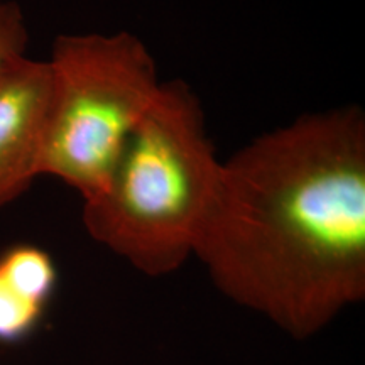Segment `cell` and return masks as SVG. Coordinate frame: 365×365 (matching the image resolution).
<instances>
[{
  "mask_svg": "<svg viewBox=\"0 0 365 365\" xmlns=\"http://www.w3.org/2000/svg\"><path fill=\"white\" fill-rule=\"evenodd\" d=\"M193 257L228 299L307 340L365 298V117L301 115L222 163Z\"/></svg>",
  "mask_w": 365,
  "mask_h": 365,
  "instance_id": "1",
  "label": "cell"
},
{
  "mask_svg": "<svg viewBox=\"0 0 365 365\" xmlns=\"http://www.w3.org/2000/svg\"><path fill=\"white\" fill-rule=\"evenodd\" d=\"M220 168L195 91L163 83L105 190L83 202L85 230L135 271L168 276L193 257Z\"/></svg>",
  "mask_w": 365,
  "mask_h": 365,
  "instance_id": "2",
  "label": "cell"
},
{
  "mask_svg": "<svg viewBox=\"0 0 365 365\" xmlns=\"http://www.w3.org/2000/svg\"><path fill=\"white\" fill-rule=\"evenodd\" d=\"M39 176L98 196L161 81L148 46L130 33L61 34L54 39Z\"/></svg>",
  "mask_w": 365,
  "mask_h": 365,
  "instance_id": "3",
  "label": "cell"
},
{
  "mask_svg": "<svg viewBox=\"0 0 365 365\" xmlns=\"http://www.w3.org/2000/svg\"><path fill=\"white\" fill-rule=\"evenodd\" d=\"M48 97L46 61L26 56L0 73V207L19 198L39 176Z\"/></svg>",
  "mask_w": 365,
  "mask_h": 365,
  "instance_id": "4",
  "label": "cell"
},
{
  "mask_svg": "<svg viewBox=\"0 0 365 365\" xmlns=\"http://www.w3.org/2000/svg\"><path fill=\"white\" fill-rule=\"evenodd\" d=\"M51 255L17 245L0 255V341H19L38 327L56 287Z\"/></svg>",
  "mask_w": 365,
  "mask_h": 365,
  "instance_id": "5",
  "label": "cell"
},
{
  "mask_svg": "<svg viewBox=\"0 0 365 365\" xmlns=\"http://www.w3.org/2000/svg\"><path fill=\"white\" fill-rule=\"evenodd\" d=\"M29 33L22 9L11 0H0V73L26 58Z\"/></svg>",
  "mask_w": 365,
  "mask_h": 365,
  "instance_id": "6",
  "label": "cell"
}]
</instances>
